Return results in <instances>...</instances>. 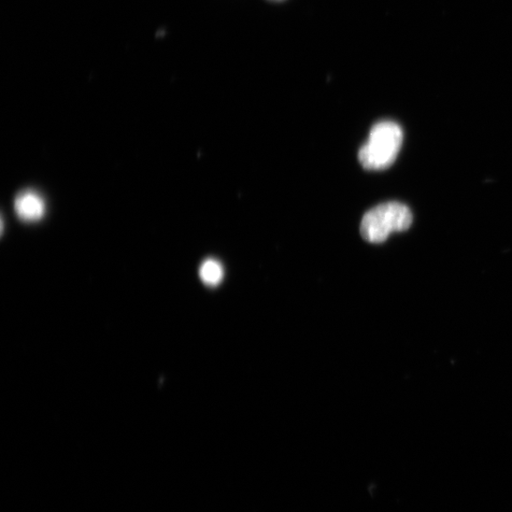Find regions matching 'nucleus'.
Instances as JSON below:
<instances>
[{"label": "nucleus", "mask_w": 512, "mask_h": 512, "mask_svg": "<svg viewBox=\"0 0 512 512\" xmlns=\"http://www.w3.org/2000/svg\"><path fill=\"white\" fill-rule=\"evenodd\" d=\"M404 134L400 125L391 121L376 124L370 132L368 140L359 151V161L367 170H381L391 166L403 144Z\"/></svg>", "instance_id": "obj_1"}, {"label": "nucleus", "mask_w": 512, "mask_h": 512, "mask_svg": "<svg viewBox=\"0 0 512 512\" xmlns=\"http://www.w3.org/2000/svg\"><path fill=\"white\" fill-rule=\"evenodd\" d=\"M412 221V212L404 204H383L365 213L361 222V235L370 244H381L392 233L407 230Z\"/></svg>", "instance_id": "obj_2"}, {"label": "nucleus", "mask_w": 512, "mask_h": 512, "mask_svg": "<svg viewBox=\"0 0 512 512\" xmlns=\"http://www.w3.org/2000/svg\"><path fill=\"white\" fill-rule=\"evenodd\" d=\"M14 211L22 221L36 222L45 216L46 204L38 193L23 191L14 199Z\"/></svg>", "instance_id": "obj_3"}, {"label": "nucleus", "mask_w": 512, "mask_h": 512, "mask_svg": "<svg viewBox=\"0 0 512 512\" xmlns=\"http://www.w3.org/2000/svg\"><path fill=\"white\" fill-rule=\"evenodd\" d=\"M224 270L221 264L215 260H205L199 268V277L209 287H217L223 279Z\"/></svg>", "instance_id": "obj_4"}]
</instances>
